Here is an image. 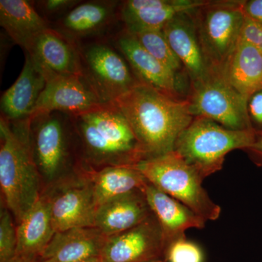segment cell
<instances>
[{
	"label": "cell",
	"instance_id": "obj_6",
	"mask_svg": "<svg viewBox=\"0 0 262 262\" xmlns=\"http://www.w3.org/2000/svg\"><path fill=\"white\" fill-rule=\"evenodd\" d=\"M192 15L205 59L219 72L235 47L244 19L241 2H209Z\"/></svg>",
	"mask_w": 262,
	"mask_h": 262
},
{
	"label": "cell",
	"instance_id": "obj_16",
	"mask_svg": "<svg viewBox=\"0 0 262 262\" xmlns=\"http://www.w3.org/2000/svg\"><path fill=\"white\" fill-rule=\"evenodd\" d=\"M143 192L151 213L159 222L165 248L175 239L186 237L189 229H203L206 221L194 211L149 182Z\"/></svg>",
	"mask_w": 262,
	"mask_h": 262
},
{
	"label": "cell",
	"instance_id": "obj_26",
	"mask_svg": "<svg viewBox=\"0 0 262 262\" xmlns=\"http://www.w3.org/2000/svg\"><path fill=\"white\" fill-rule=\"evenodd\" d=\"M131 34L136 37L142 47L164 66L177 74L182 70L184 67L170 48L163 31H144Z\"/></svg>",
	"mask_w": 262,
	"mask_h": 262
},
{
	"label": "cell",
	"instance_id": "obj_8",
	"mask_svg": "<svg viewBox=\"0 0 262 262\" xmlns=\"http://www.w3.org/2000/svg\"><path fill=\"white\" fill-rule=\"evenodd\" d=\"M194 117H203L235 130H253L249 117V98L239 94L218 72L192 84L187 98Z\"/></svg>",
	"mask_w": 262,
	"mask_h": 262
},
{
	"label": "cell",
	"instance_id": "obj_37",
	"mask_svg": "<svg viewBox=\"0 0 262 262\" xmlns=\"http://www.w3.org/2000/svg\"><path fill=\"white\" fill-rule=\"evenodd\" d=\"M146 262H158V261H146Z\"/></svg>",
	"mask_w": 262,
	"mask_h": 262
},
{
	"label": "cell",
	"instance_id": "obj_34",
	"mask_svg": "<svg viewBox=\"0 0 262 262\" xmlns=\"http://www.w3.org/2000/svg\"><path fill=\"white\" fill-rule=\"evenodd\" d=\"M10 262H33L32 257H24V256H16Z\"/></svg>",
	"mask_w": 262,
	"mask_h": 262
},
{
	"label": "cell",
	"instance_id": "obj_3",
	"mask_svg": "<svg viewBox=\"0 0 262 262\" xmlns=\"http://www.w3.org/2000/svg\"><path fill=\"white\" fill-rule=\"evenodd\" d=\"M70 117L91 161L108 166L134 165L141 161L136 136L113 103Z\"/></svg>",
	"mask_w": 262,
	"mask_h": 262
},
{
	"label": "cell",
	"instance_id": "obj_20",
	"mask_svg": "<svg viewBox=\"0 0 262 262\" xmlns=\"http://www.w3.org/2000/svg\"><path fill=\"white\" fill-rule=\"evenodd\" d=\"M218 73L250 99L262 91V51L238 40Z\"/></svg>",
	"mask_w": 262,
	"mask_h": 262
},
{
	"label": "cell",
	"instance_id": "obj_17",
	"mask_svg": "<svg viewBox=\"0 0 262 262\" xmlns=\"http://www.w3.org/2000/svg\"><path fill=\"white\" fill-rule=\"evenodd\" d=\"M151 214L144 192L136 190L113 198L98 206L95 227L110 237L134 228Z\"/></svg>",
	"mask_w": 262,
	"mask_h": 262
},
{
	"label": "cell",
	"instance_id": "obj_13",
	"mask_svg": "<svg viewBox=\"0 0 262 262\" xmlns=\"http://www.w3.org/2000/svg\"><path fill=\"white\" fill-rule=\"evenodd\" d=\"M209 1L201 0H128L122 3L120 15L130 34L162 30L177 15L192 13Z\"/></svg>",
	"mask_w": 262,
	"mask_h": 262
},
{
	"label": "cell",
	"instance_id": "obj_25",
	"mask_svg": "<svg viewBox=\"0 0 262 262\" xmlns=\"http://www.w3.org/2000/svg\"><path fill=\"white\" fill-rule=\"evenodd\" d=\"M94 178L91 187L97 207L122 194L144 190L148 183L134 165L107 166L95 174Z\"/></svg>",
	"mask_w": 262,
	"mask_h": 262
},
{
	"label": "cell",
	"instance_id": "obj_10",
	"mask_svg": "<svg viewBox=\"0 0 262 262\" xmlns=\"http://www.w3.org/2000/svg\"><path fill=\"white\" fill-rule=\"evenodd\" d=\"M103 105L82 75L47 80L29 119L52 113L74 116Z\"/></svg>",
	"mask_w": 262,
	"mask_h": 262
},
{
	"label": "cell",
	"instance_id": "obj_4",
	"mask_svg": "<svg viewBox=\"0 0 262 262\" xmlns=\"http://www.w3.org/2000/svg\"><path fill=\"white\" fill-rule=\"evenodd\" d=\"M256 139L254 130H232L208 119L194 117L179 136L174 151L206 179L222 168L229 152L248 149Z\"/></svg>",
	"mask_w": 262,
	"mask_h": 262
},
{
	"label": "cell",
	"instance_id": "obj_18",
	"mask_svg": "<svg viewBox=\"0 0 262 262\" xmlns=\"http://www.w3.org/2000/svg\"><path fill=\"white\" fill-rule=\"evenodd\" d=\"M47 80L26 53L25 63L13 85L1 97V117L10 122L27 120L32 115Z\"/></svg>",
	"mask_w": 262,
	"mask_h": 262
},
{
	"label": "cell",
	"instance_id": "obj_21",
	"mask_svg": "<svg viewBox=\"0 0 262 262\" xmlns=\"http://www.w3.org/2000/svg\"><path fill=\"white\" fill-rule=\"evenodd\" d=\"M96 209L91 185L67 189L52 198V218L56 232L95 227Z\"/></svg>",
	"mask_w": 262,
	"mask_h": 262
},
{
	"label": "cell",
	"instance_id": "obj_12",
	"mask_svg": "<svg viewBox=\"0 0 262 262\" xmlns=\"http://www.w3.org/2000/svg\"><path fill=\"white\" fill-rule=\"evenodd\" d=\"M27 53L46 80L82 75L78 46L51 27L34 39Z\"/></svg>",
	"mask_w": 262,
	"mask_h": 262
},
{
	"label": "cell",
	"instance_id": "obj_1",
	"mask_svg": "<svg viewBox=\"0 0 262 262\" xmlns=\"http://www.w3.org/2000/svg\"><path fill=\"white\" fill-rule=\"evenodd\" d=\"M113 104L130 125L141 160L174 151L179 136L194 118L188 99L141 82Z\"/></svg>",
	"mask_w": 262,
	"mask_h": 262
},
{
	"label": "cell",
	"instance_id": "obj_27",
	"mask_svg": "<svg viewBox=\"0 0 262 262\" xmlns=\"http://www.w3.org/2000/svg\"><path fill=\"white\" fill-rule=\"evenodd\" d=\"M17 227L12 215L7 210H2L0 215V262H10L17 256Z\"/></svg>",
	"mask_w": 262,
	"mask_h": 262
},
{
	"label": "cell",
	"instance_id": "obj_9",
	"mask_svg": "<svg viewBox=\"0 0 262 262\" xmlns=\"http://www.w3.org/2000/svg\"><path fill=\"white\" fill-rule=\"evenodd\" d=\"M69 119V115L61 113L45 114L29 119L33 158L38 170L49 179L59 173L67 160L66 122Z\"/></svg>",
	"mask_w": 262,
	"mask_h": 262
},
{
	"label": "cell",
	"instance_id": "obj_22",
	"mask_svg": "<svg viewBox=\"0 0 262 262\" xmlns=\"http://www.w3.org/2000/svg\"><path fill=\"white\" fill-rule=\"evenodd\" d=\"M52 198L42 196L18 222L17 256L33 257L40 254L56 230L51 213Z\"/></svg>",
	"mask_w": 262,
	"mask_h": 262
},
{
	"label": "cell",
	"instance_id": "obj_11",
	"mask_svg": "<svg viewBox=\"0 0 262 262\" xmlns=\"http://www.w3.org/2000/svg\"><path fill=\"white\" fill-rule=\"evenodd\" d=\"M165 248L155 215L125 232L107 237L100 257L103 262H146Z\"/></svg>",
	"mask_w": 262,
	"mask_h": 262
},
{
	"label": "cell",
	"instance_id": "obj_36",
	"mask_svg": "<svg viewBox=\"0 0 262 262\" xmlns=\"http://www.w3.org/2000/svg\"><path fill=\"white\" fill-rule=\"evenodd\" d=\"M43 262H56V261H55L54 260H53V259H45V261Z\"/></svg>",
	"mask_w": 262,
	"mask_h": 262
},
{
	"label": "cell",
	"instance_id": "obj_35",
	"mask_svg": "<svg viewBox=\"0 0 262 262\" xmlns=\"http://www.w3.org/2000/svg\"><path fill=\"white\" fill-rule=\"evenodd\" d=\"M76 262H103L102 259L100 256H96V257H92L87 258V259L81 260V261Z\"/></svg>",
	"mask_w": 262,
	"mask_h": 262
},
{
	"label": "cell",
	"instance_id": "obj_30",
	"mask_svg": "<svg viewBox=\"0 0 262 262\" xmlns=\"http://www.w3.org/2000/svg\"><path fill=\"white\" fill-rule=\"evenodd\" d=\"M244 13L262 25V0L241 2Z\"/></svg>",
	"mask_w": 262,
	"mask_h": 262
},
{
	"label": "cell",
	"instance_id": "obj_15",
	"mask_svg": "<svg viewBox=\"0 0 262 262\" xmlns=\"http://www.w3.org/2000/svg\"><path fill=\"white\" fill-rule=\"evenodd\" d=\"M162 31L192 84L205 80L211 72L202 51L191 13L177 15L165 24Z\"/></svg>",
	"mask_w": 262,
	"mask_h": 262
},
{
	"label": "cell",
	"instance_id": "obj_5",
	"mask_svg": "<svg viewBox=\"0 0 262 262\" xmlns=\"http://www.w3.org/2000/svg\"><path fill=\"white\" fill-rule=\"evenodd\" d=\"M149 184L175 198L206 222L220 218L221 207L203 187L204 179L175 151L134 164Z\"/></svg>",
	"mask_w": 262,
	"mask_h": 262
},
{
	"label": "cell",
	"instance_id": "obj_31",
	"mask_svg": "<svg viewBox=\"0 0 262 262\" xmlns=\"http://www.w3.org/2000/svg\"><path fill=\"white\" fill-rule=\"evenodd\" d=\"M248 110L253 118L258 123H262V91L251 96L249 100Z\"/></svg>",
	"mask_w": 262,
	"mask_h": 262
},
{
	"label": "cell",
	"instance_id": "obj_23",
	"mask_svg": "<svg viewBox=\"0 0 262 262\" xmlns=\"http://www.w3.org/2000/svg\"><path fill=\"white\" fill-rule=\"evenodd\" d=\"M0 25L26 52L41 33L51 27L26 0H0Z\"/></svg>",
	"mask_w": 262,
	"mask_h": 262
},
{
	"label": "cell",
	"instance_id": "obj_32",
	"mask_svg": "<svg viewBox=\"0 0 262 262\" xmlns=\"http://www.w3.org/2000/svg\"><path fill=\"white\" fill-rule=\"evenodd\" d=\"M75 3L72 0H47L43 2L42 5L48 13H54L70 8L75 5Z\"/></svg>",
	"mask_w": 262,
	"mask_h": 262
},
{
	"label": "cell",
	"instance_id": "obj_24",
	"mask_svg": "<svg viewBox=\"0 0 262 262\" xmlns=\"http://www.w3.org/2000/svg\"><path fill=\"white\" fill-rule=\"evenodd\" d=\"M115 2L91 1L74 7L62 18L60 32L75 42V39L96 34L113 20Z\"/></svg>",
	"mask_w": 262,
	"mask_h": 262
},
{
	"label": "cell",
	"instance_id": "obj_33",
	"mask_svg": "<svg viewBox=\"0 0 262 262\" xmlns=\"http://www.w3.org/2000/svg\"><path fill=\"white\" fill-rule=\"evenodd\" d=\"M246 150L252 153L255 158L262 164V135L256 139L252 146Z\"/></svg>",
	"mask_w": 262,
	"mask_h": 262
},
{
	"label": "cell",
	"instance_id": "obj_19",
	"mask_svg": "<svg viewBox=\"0 0 262 262\" xmlns=\"http://www.w3.org/2000/svg\"><path fill=\"white\" fill-rule=\"evenodd\" d=\"M106 235L96 227L73 228L57 232L40 253L45 259L76 262L101 256Z\"/></svg>",
	"mask_w": 262,
	"mask_h": 262
},
{
	"label": "cell",
	"instance_id": "obj_7",
	"mask_svg": "<svg viewBox=\"0 0 262 262\" xmlns=\"http://www.w3.org/2000/svg\"><path fill=\"white\" fill-rule=\"evenodd\" d=\"M81 72L102 104H113L139 81L116 48L104 42L79 48Z\"/></svg>",
	"mask_w": 262,
	"mask_h": 262
},
{
	"label": "cell",
	"instance_id": "obj_28",
	"mask_svg": "<svg viewBox=\"0 0 262 262\" xmlns=\"http://www.w3.org/2000/svg\"><path fill=\"white\" fill-rule=\"evenodd\" d=\"M168 262H203V253L198 245L186 237L175 239L167 245Z\"/></svg>",
	"mask_w": 262,
	"mask_h": 262
},
{
	"label": "cell",
	"instance_id": "obj_2",
	"mask_svg": "<svg viewBox=\"0 0 262 262\" xmlns=\"http://www.w3.org/2000/svg\"><path fill=\"white\" fill-rule=\"evenodd\" d=\"M0 120V185L8 209L20 222L39 199V174L33 158L29 119Z\"/></svg>",
	"mask_w": 262,
	"mask_h": 262
},
{
	"label": "cell",
	"instance_id": "obj_14",
	"mask_svg": "<svg viewBox=\"0 0 262 262\" xmlns=\"http://www.w3.org/2000/svg\"><path fill=\"white\" fill-rule=\"evenodd\" d=\"M115 46L139 82L179 97L178 74L151 56L133 34L125 30L120 33L115 39Z\"/></svg>",
	"mask_w": 262,
	"mask_h": 262
},
{
	"label": "cell",
	"instance_id": "obj_29",
	"mask_svg": "<svg viewBox=\"0 0 262 262\" xmlns=\"http://www.w3.org/2000/svg\"><path fill=\"white\" fill-rule=\"evenodd\" d=\"M238 40L248 43L262 51L261 24L245 14Z\"/></svg>",
	"mask_w": 262,
	"mask_h": 262
}]
</instances>
